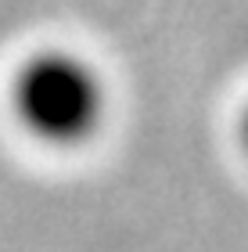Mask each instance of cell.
<instances>
[{
	"mask_svg": "<svg viewBox=\"0 0 248 252\" xmlns=\"http://www.w3.org/2000/svg\"><path fill=\"white\" fill-rule=\"evenodd\" d=\"M101 79L72 54H40L15 79L22 123L51 144H72L101 119Z\"/></svg>",
	"mask_w": 248,
	"mask_h": 252,
	"instance_id": "cell-1",
	"label": "cell"
},
{
	"mask_svg": "<svg viewBox=\"0 0 248 252\" xmlns=\"http://www.w3.org/2000/svg\"><path fill=\"white\" fill-rule=\"evenodd\" d=\"M245 141H248V116H245Z\"/></svg>",
	"mask_w": 248,
	"mask_h": 252,
	"instance_id": "cell-2",
	"label": "cell"
}]
</instances>
